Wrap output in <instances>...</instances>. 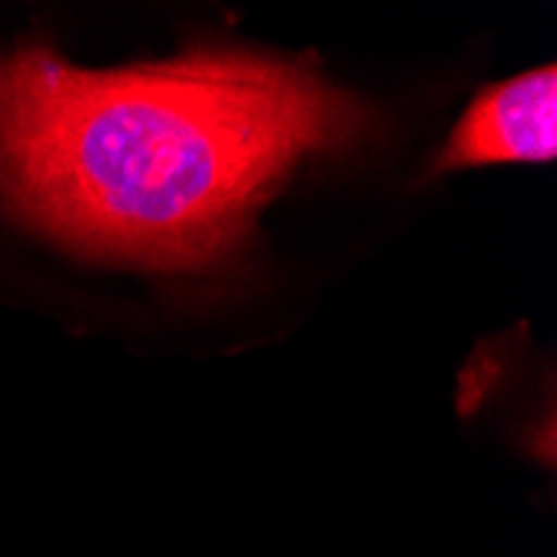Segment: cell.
Here are the masks:
<instances>
[{"instance_id":"cell-2","label":"cell","mask_w":557,"mask_h":557,"mask_svg":"<svg viewBox=\"0 0 557 557\" xmlns=\"http://www.w3.org/2000/svg\"><path fill=\"white\" fill-rule=\"evenodd\" d=\"M557 154V67L544 64L481 90L434 161L437 174L547 164Z\"/></svg>"},{"instance_id":"cell-1","label":"cell","mask_w":557,"mask_h":557,"mask_svg":"<svg viewBox=\"0 0 557 557\" xmlns=\"http://www.w3.org/2000/svg\"><path fill=\"white\" fill-rule=\"evenodd\" d=\"M374 108L314 61L197 50L81 67L0 47V224L150 271L211 264L300 164L354 150Z\"/></svg>"}]
</instances>
